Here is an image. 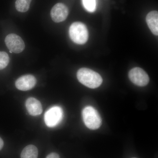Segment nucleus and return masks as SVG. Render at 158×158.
Listing matches in <instances>:
<instances>
[{
  "mask_svg": "<svg viewBox=\"0 0 158 158\" xmlns=\"http://www.w3.org/2000/svg\"><path fill=\"white\" fill-rule=\"evenodd\" d=\"M77 77L80 83L92 89L98 88L103 81L102 77L98 73L86 68H81L78 71Z\"/></svg>",
  "mask_w": 158,
  "mask_h": 158,
  "instance_id": "obj_1",
  "label": "nucleus"
},
{
  "mask_svg": "<svg viewBox=\"0 0 158 158\" xmlns=\"http://www.w3.org/2000/svg\"><path fill=\"white\" fill-rule=\"evenodd\" d=\"M71 39L77 44H83L88 39V31L87 27L83 23L75 22L72 24L69 29Z\"/></svg>",
  "mask_w": 158,
  "mask_h": 158,
  "instance_id": "obj_2",
  "label": "nucleus"
},
{
  "mask_svg": "<svg viewBox=\"0 0 158 158\" xmlns=\"http://www.w3.org/2000/svg\"><path fill=\"white\" fill-rule=\"evenodd\" d=\"M83 121L87 127L96 130L100 127L102 118L97 110L92 106L86 107L82 111Z\"/></svg>",
  "mask_w": 158,
  "mask_h": 158,
  "instance_id": "obj_3",
  "label": "nucleus"
},
{
  "mask_svg": "<svg viewBox=\"0 0 158 158\" xmlns=\"http://www.w3.org/2000/svg\"><path fill=\"white\" fill-rule=\"evenodd\" d=\"M62 117L63 111L62 108L55 106L46 112L44 115V121L48 127H55L61 122Z\"/></svg>",
  "mask_w": 158,
  "mask_h": 158,
  "instance_id": "obj_4",
  "label": "nucleus"
},
{
  "mask_svg": "<svg viewBox=\"0 0 158 158\" xmlns=\"http://www.w3.org/2000/svg\"><path fill=\"white\" fill-rule=\"evenodd\" d=\"M129 78L135 85L140 87L146 86L149 82L148 75L143 69L135 67L130 71Z\"/></svg>",
  "mask_w": 158,
  "mask_h": 158,
  "instance_id": "obj_5",
  "label": "nucleus"
},
{
  "mask_svg": "<svg viewBox=\"0 0 158 158\" xmlns=\"http://www.w3.org/2000/svg\"><path fill=\"white\" fill-rule=\"evenodd\" d=\"M5 43L9 51L15 53H20L24 50L25 44L21 37L14 34L7 35L5 39Z\"/></svg>",
  "mask_w": 158,
  "mask_h": 158,
  "instance_id": "obj_6",
  "label": "nucleus"
},
{
  "mask_svg": "<svg viewBox=\"0 0 158 158\" xmlns=\"http://www.w3.org/2000/svg\"><path fill=\"white\" fill-rule=\"evenodd\" d=\"M68 15V8L62 3H57L51 10V17L55 23L64 21L67 18Z\"/></svg>",
  "mask_w": 158,
  "mask_h": 158,
  "instance_id": "obj_7",
  "label": "nucleus"
},
{
  "mask_svg": "<svg viewBox=\"0 0 158 158\" xmlns=\"http://www.w3.org/2000/svg\"><path fill=\"white\" fill-rule=\"evenodd\" d=\"M37 83V80L32 75H25L20 77L16 80L15 85L16 88L22 91H27L34 88Z\"/></svg>",
  "mask_w": 158,
  "mask_h": 158,
  "instance_id": "obj_8",
  "label": "nucleus"
},
{
  "mask_svg": "<svg viewBox=\"0 0 158 158\" xmlns=\"http://www.w3.org/2000/svg\"><path fill=\"white\" fill-rule=\"evenodd\" d=\"M26 106L29 114L37 116L42 113L43 108L40 102L34 98H29L26 102Z\"/></svg>",
  "mask_w": 158,
  "mask_h": 158,
  "instance_id": "obj_9",
  "label": "nucleus"
},
{
  "mask_svg": "<svg viewBox=\"0 0 158 158\" xmlns=\"http://www.w3.org/2000/svg\"><path fill=\"white\" fill-rule=\"evenodd\" d=\"M148 27L152 34L157 36L158 34V12L156 11H151L148 14L146 18Z\"/></svg>",
  "mask_w": 158,
  "mask_h": 158,
  "instance_id": "obj_10",
  "label": "nucleus"
},
{
  "mask_svg": "<svg viewBox=\"0 0 158 158\" xmlns=\"http://www.w3.org/2000/svg\"><path fill=\"white\" fill-rule=\"evenodd\" d=\"M38 151L37 148L32 144L26 146L22 152L21 158H37Z\"/></svg>",
  "mask_w": 158,
  "mask_h": 158,
  "instance_id": "obj_11",
  "label": "nucleus"
},
{
  "mask_svg": "<svg viewBox=\"0 0 158 158\" xmlns=\"http://www.w3.org/2000/svg\"><path fill=\"white\" fill-rule=\"evenodd\" d=\"M31 1L32 0H16L15 8L19 12H25L29 10Z\"/></svg>",
  "mask_w": 158,
  "mask_h": 158,
  "instance_id": "obj_12",
  "label": "nucleus"
},
{
  "mask_svg": "<svg viewBox=\"0 0 158 158\" xmlns=\"http://www.w3.org/2000/svg\"><path fill=\"white\" fill-rule=\"evenodd\" d=\"M83 6L87 11L93 12L96 9V0H82Z\"/></svg>",
  "mask_w": 158,
  "mask_h": 158,
  "instance_id": "obj_13",
  "label": "nucleus"
},
{
  "mask_svg": "<svg viewBox=\"0 0 158 158\" xmlns=\"http://www.w3.org/2000/svg\"><path fill=\"white\" fill-rule=\"evenodd\" d=\"M9 62L8 54L5 52H0V70L7 67Z\"/></svg>",
  "mask_w": 158,
  "mask_h": 158,
  "instance_id": "obj_14",
  "label": "nucleus"
},
{
  "mask_svg": "<svg viewBox=\"0 0 158 158\" xmlns=\"http://www.w3.org/2000/svg\"><path fill=\"white\" fill-rule=\"evenodd\" d=\"M46 158H60V156L56 153L52 152L49 154Z\"/></svg>",
  "mask_w": 158,
  "mask_h": 158,
  "instance_id": "obj_15",
  "label": "nucleus"
},
{
  "mask_svg": "<svg viewBox=\"0 0 158 158\" xmlns=\"http://www.w3.org/2000/svg\"><path fill=\"white\" fill-rule=\"evenodd\" d=\"M4 146V141L2 138L0 137V150L2 149Z\"/></svg>",
  "mask_w": 158,
  "mask_h": 158,
  "instance_id": "obj_16",
  "label": "nucleus"
},
{
  "mask_svg": "<svg viewBox=\"0 0 158 158\" xmlns=\"http://www.w3.org/2000/svg\"></svg>",
  "mask_w": 158,
  "mask_h": 158,
  "instance_id": "obj_17",
  "label": "nucleus"
}]
</instances>
